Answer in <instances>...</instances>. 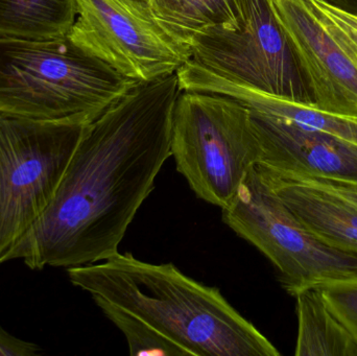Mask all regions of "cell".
I'll return each instance as SVG.
<instances>
[{"instance_id": "ffe728a7", "label": "cell", "mask_w": 357, "mask_h": 356, "mask_svg": "<svg viewBox=\"0 0 357 356\" xmlns=\"http://www.w3.org/2000/svg\"><path fill=\"white\" fill-rule=\"evenodd\" d=\"M301 179L310 180V181L343 196L344 199L350 201L357 206V182L339 181V180L322 179V178H301Z\"/></svg>"}, {"instance_id": "8992f818", "label": "cell", "mask_w": 357, "mask_h": 356, "mask_svg": "<svg viewBox=\"0 0 357 356\" xmlns=\"http://www.w3.org/2000/svg\"><path fill=\"white\" fill-rule=\"evenodd\" d=\"M241 29L212 27L189 42L190 62L274 98L317 108L312 75L273 0H241Z\"/></svg>"}, {"instance_id": "5bb4252c", "label": "cell", "mask_w": 357, "mask_h": 356, "mask_svg": "<svg viewBox=\"0 0 357 356\" xmlns=\"http://www.w3.org/2000/svg\"><path fill=\"white\" fill-rule=\"evenodd\" d=\"M148 6L163 29L186 46L206 29L235 31L243 25L241 0H151Z\"/></svg>"}, {"instance_id": "30bf717a", "label": "cell", "mask_w": 357, "mask_h": 356, "mask_svg": "<svg viewBox=\"0 0 357 356\" xmlns=\"http://www.w3.org/2000/svg\"><path fill=\"white\" fill-rule=\"evenodd\" d=\"M273 1L312 75L317 109L357 117V63L310 12L304 0Z\"/></svg>"}, {"instance_id": "6da1fadb", "label": "cell", "mask_w": 357, "mask_h": 356, "mask_svg": "<svg viewBox=\"0 0 357 356\" xmlns=\"http://www.w3.org/2000/svg\"><path fill=\"white\" fill-rule=\"evenodd\" d=\"M178 73L138 82L88 125L52 202L10 261L31 270L92 265L119 252L172 156Z\"/></svg>"}, {"instance_id": "277c9868", "label": "cell", "mask_w": 357, "mask_h": 356, "mask_svg": "<svg viewBox=\"0 0 357 356\" xmlns=\"http://www.w3.org/2000/svg\"><path fill=\"white\" fill-rule=\"evenodd\" d=\"M172 157L197 198L225 208L261 148L252 113L230 96L183 91L173 113Z\"/></svg>"}, {"instance_id": "2e32d148", "label": "cell", "mask_w": 357, "mask_h": 356, "mask_svg": "<svg viewBox=\"0 0 357 356\" xmlns=\"http://www.w3.org/2000/svg\"><path fill=\"white\" fill-rule=\"evenodd\" d=\"M96 303L104 315L123 332L129 345L131 356H186L188 351L178 346L173 341L158 332L156 328L146 323L140 318L126 309L117 307L114 303L93 296Z\"/></svg>"}, {"instance_id": "7a4b0ae2", "label": "cell", "mask_w": 357, "mask_h": 356, "mask_svg": "<svg viewBox=\"0 0 357 356\" xmlns=\"http://www.w3.org/2000/svg\"><path fill=\"white\" fill-rule=\"evenodd\" d=\"M67 274L73 286L133 314L190 355H280L218 288L191 279L173 263L154 265L119 252Z\"/></svg>"}, {"instance_id": "5b68a950", "label": "cell", "mask_w": 357, "mask_h": 356, "mask_svg": "<svg viewBox=\"0 0 357 356\" xmlns=\"http://www.w3.org/2000/svg\"><path fill=\"white\" fill-rule=\"evenodd\" d=\"M91 121L0 114V265L45 212Z\"/></svg>"}, {"instance_id": "9c48e42d", "label": "cell", "mask_w": 357, "mask_h": 356, "mask_svg": "<svg viewBox=\"0 0 357 356\" xmlns=\"http://www.w3.org/2000/svg\"><path fill=\"white\" fill-rule=\"evenodd\" d=\"M252 113L259 138L257 167L282 177L357 182V146L322 132Z\"/></svg>"}, {"instance_id": "44dd1931", "label": "cell", "mask_w": 357, "mask_h": 356, "mask_svg": "<svg viewBox=\"0 0 357 356\" xmlns=\"http://www.w3.org/2000/svg\"><path fill=\"white\" fill-rule=\"evenodd\" d=\"M322 1L357 17V0H322Z\"/></svg>"}, {"instance_id": "7402d4cb", "label": "cell", "mask_w": 357, "mask_h": 356, "mask_svg": "<svg viewBox=\"0 0 357 356\" xmlns=\"http://www.w3.org/2000/svg\"><path fill=\"white\" fill-rule=\"evenodd\" d=\"M138 1L144 2V3L149 4L150 3L151 0H138Z\"/></svg>"}, {"instance_id": "e0dca14e", "label": "cell", "mask_w": 357, "mask_h": 356, "mask_svg": "<svg viewBox=\"0 0 357 356\" xmlns=\"http://www.w3.org/2000/svg\"><path fill=\"white\" fill-rule=\"evenodd\" d=\"M304 2L346 54L357 63V17L333 8L322 0H304Z\"/></svg>"}, {"instance_id": "ac0fdd59", "label": "cell", "mask_w": 357, "mask_h": 356, "mask_svg": "<svg viewBox=\"0 0 357 356\" xmlns=\"http://www.w3.org/2000/svg\"><path fill=\"white\" fill-rule=\"evenodd\" d=\"M318 286L322 288L325 298L357 341V280Z\"/></svg>"}, {"instance_id": "4fadbf2b", "label": "cell", "mask_w": 357, "mask_h": 356, "mask_svg": "<svg viewBox=\"0 0 357 356\" xmlns=\"http://www.w3.org/2000/svg\"><path fill=\"white\" fill-rule=\"evenodd\" d=\"M297 356H357V341L325 298L320 286L295 295Z\"/></svg>"}, {"instance_id": "3957f363", "label": "cell", "mask_w": 357, "mask_h": 356, "mask_svg": "<svg viewBox=\"0 0 357 356\" xmlns=\"http://www.w3.org/2000/svg\"><path fill=\"white\" fill-rule=\"evenodd\" d=\"M138 82L66 37L0 38V114L98 118Z\"/></svg>"}, {"instance_id": "52a82bcc", "label": "cell", "mask_w": 357, "mask_h": 356, "mask_svg": "<svg viewBox=\"0 0 357 356\" xmlns=\"http://www.w3.org/2000/svg\"><path fill=\"white\" fill-rule=\"evenodd\" d=\"M222 222L253 245L276 268L291 296L310 286L357 280V254L325 244L310 233L279 200L257 167L233 200Z\"/></svg>"}, {"instance_id": "d6986e66", "label": "cell", "mask_w": 357, "mask_h": 356, "mask_svg": "<svg viewBox=\"0 0 357 356\" xmlns=\"http://www.w3.org/2000/svg\"><path fill=\"white\" fill-rule=\"evenodd\" d=\"M41 353L39 345L21 340L0 326V356H38Z\"/></svg>"}, {"instance_id": "ba28073f", "label": "cell", "mask_w": 357, "mask_h": 356, "mask_svg": "<svg viewBox=\"0 0 357 356\" xmlns=\"http://www.w3.org/2000/svg\"><path fill=\"white\" fill-rule=\"evenodd\" d=\"M70 39L123 77L149 82L178 72L188 46L169 35L138 0H75Z\"/></svg>"}, {"instance_id": "9a60e30c", "label": "cell", "mask_w": 357, "mask_h": 356, "mask_svg": "<svg viewBox=\"0 0 357 356\" xmlns=\"http://www.w3.org/2000/svg\"><path fill=\"white\" fill-rule=\"evenodd\" d=\"M75 19V0H0V38L59 39Z\"/></svg>"}, {"instance_id": "7c38bea8", "label": "cell", "mask_w": 357, "mask_h": 356, "mask_svg": "<svg viewBox=\"0 0 357 356\" xmlns=\"http://www.w3.org/2000/svg\"><path fill=\"white\" fill-rule=\"evenodd\" d=\"M273 192L310 233L357 254V206L310 180L281 177L257 167Z\"/></svg>"}, {"instance_id": "8fae6325", "label": "cell", "mask_w": 357, "mask_h": 356, "mask_svg": "<svg viewBox=\"0 0 357 356\" xmlns=\"http://www.w3.org/2000/svg\"><path fill=\"white\" fill-rule=\"evenodd\" d=\"M183 91L210 92L230 96L251 112L322 132L357 146V117L345 116L274 98L224 79L190 62L178 71Z\"/></svg>"}]
</instances>
